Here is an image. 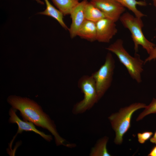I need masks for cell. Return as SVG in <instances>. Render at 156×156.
Segmentation results:
<instances>
[{
    "label": "cell",
    "instance_id": "cell-15",
    "mask_svg": "<svg viewBox=\"0 0 156 156\" xmlns=\"http://www.w3.org/2000/svg\"><path fill=\"white\" fill-rule=\"evenodd\" d=\"M86 20L96 23L100 20L106 17L102 12L90 2L86 4L85 10Z\"/></svg>",
    "mask_w": 156,
    "mask_h": 156
},
{
    "label": "cell",
    "instance_id": "cell-14",
    "mask_svg": "<svg viewBox=\"0 0 156 156\" xmlns=\"http://www.w3.org/2000/svg\"><path fill=\"white\" fill-rule=\"evenodd\" d=\"M125 8H126L131 11L135 16L139 18H142L146 15L139 11L137 8L138 5L145 6L147 3L144 1H138L136 0H116Z\"/></svg>",
    "mask_w": 156,
    "mask_h": 156
},
{
    "label": "cell",
    "instance_id": "cell-19",
    "mask_svg": "<svg viewBox=\"0 0 156 156\" xmlns=\"http://www.w3.org/2000/svg\"><path fill=\"white\" fill-rule=\"evenodd\" d=\"M148 55V56L144 61V64L148 62L156 59V45H155L153 49Z\"/></svg>",
    "mask_w": 156,
    "mask_h": 156
},
{
    "label": "cell",
    "instance_id": "cell-20",
    "mask_svg": "<svg viewBox=\"0 0 156 156\" xmlns=\"http://www.w3.org/2000/svg\"><path fill=\"white\" fill-rule=\"evenodd\" d=\"M148 156H156V146L152 148L149 153L148 155Z\"/></svg>",
    "mask_w": 156,
    "mask_h": 156
},
{
    "label": "cell",
    "instance_id": "cell-13",
    "mask_svg": "<svg viewBox=\"0 0 156 156\" xmlns=\"http://www.w3.org/2000/svg\"><path fill=\"white\" fill-rule=\"evenodd\" d=\"M108 137L105 136L99 139L91 148L89 154L90 156H110L107 148L108 141Z\"/></svg>",
    "mask_w": 156,
    "mask_h": 156
},
{
    "label": "cell",
    "instance_id": "cell-17",
    "mask_svg": "<svg viewBox=\"0 0 156 156\" xmlns=\"http://www.w3.org/2000/svg\"><path fill=\"white\" fill-rule=\"evenodd\" d=\"M144 111L138 116L137 121L142 120L147 115L151 114L156 113V99L153 98L150 104L146 106Z\"/></svg>",
    "mask_w": 156,
    "mask_h": 156
},
{
    "label": "cell",
    "instance_id": "cell-2",
    "mask_svg": "<svg viewBox=\"0 0 156 156\" xmlns=\"http://www.w3.org/2000/svg\"><path fill=\"white\" fill-rule=\"evenodd\" d=\"M106 49L116 55L133 79L138 83L141 82V74L144 64L138 54L136 53L134 57L130 55L124 48L123 41L121 39H117Z\"/></svg>",
    "mask_w": 156,
    "mask_h": 156
},
{
    "label": "cell",
    "instance_id": "cell-1",
    "mask_svg": "<svg viewBox=\"0 0 156 156\" xmlns=\"http://www.w3.org/2000/svg\"><path fill=\"white\" fill-rule=\"evenodd\" d=\"M7 100L12 107L19 111L24 120L31 122L50 132L54 136L57 146L74 147V144L69 143L60 135L54 121L36 102L28 98L16 95L9 96Z\"/></svg>",
    "mask_w": 156,
    "mask_h": 156
},
{
    "label": "cell",
    "instance_id": "cell-12",
    "mask_svg": "<svg viewBox=\"0 0 156 156\" xmlns=\"http://www.w3.org/2000/svg\"><path fill=\"white\" fill-rule=\"evenodd\" d=\"M44 0L46 5V9L44 11L38 14L52 17L56 20L65 29L68 30L69 28L63 21V14L59 10H57L53 6L48 0Z\"/></svg>",
    "mask_w": 156,
    "mask_h": 156
},
{
    "label": "cell",
    "instance_id": "cell-11",
    "mask_svg": "<svg viewBox=\"0 0 156 156\" xmlns=\"http://www.w3.org/2000/svg\"><path fill=\"white\" fill-rule=\"evenodd\" d=\"M77 36L91 42L96 40V23L86 19L79 28Z\"/></svg>",
    "mask_w": 156,
    "mask_h": 156
},
{
    "label": "cell",
    "instance_id": "cell-5",
    "mask_svg": "<svg viewBox=\"0 0 156 156\" xmlns=\"http://www.w3.org/2000/svg\"><path fill=\"white\" fill-rule=\"evenodd\" d=\"M78 86L83 94V98L74 105L72 112L75 115L90 110L99 101L95 81L91 75L81 77L78 81Z\"/></svg>",
    "mask_w": 156,
    "mask_h": 156
},
{
    "label": "cell",
    "instance_id": "cell-10",
    "mask_svg": "<svg viewBox=\"0 0 156 156\" xmlns=\"http://www.w3.org/2000/svg\"><path fill=\"white\" fill-rule=\"evenodd\" d=\"M87 0H83L75 7L70 15L72 22L68 29L70 37L72 38L77 36L78 31L86 19L85 10L88 3Z\"/></svg>",
    "mask_w": 156,
    "mask_h": 156
},
{
    "label": "cell",
    "instance_id": "cell-3",
    "mask_svg": "<svg viewBox=\"0 0 156 156\" xmlns=\"http://www.w3.org/2000/svg\"><path fill=\"white\" fill-rule=\"evenodd\" d=\"M145 104L136 103L120 109L112 113L108 118L112 127L115 133L114 142L120 144L123 142V136L131 127V122L133 113L136 110L146 106Z\"/></svg>",
    "mask_w": 156,
    "mask_h": 156
},
{
    "label": "cell",
    "instance_id": "cell-4",
    "mask_svg": "<svg viewBox=\"0 0 156 156\" xmlns=\"http://www.w3.org/2000/svg\"><path fill=\"white\" fill-rule=\"evenodd\" d=\"M119 20L124 27L131 32L135 53L138 51L139 47L140 45L149 54L156 45L147 39L144 35L142 30L144 24L141 18L126 12L122 14Z\"/></svg>",
    "mask_w": 156,
    "mask_h": 156
},
{
    "label": "cell",
    "instance_id": "cell-18",
    "mask_svg": "<svg viewBox=\"0 0 156 156\" xmlns=\"http://www.w3.org/2000/svg\"><path fill=\"white\" fill-rule=\"evenodd\" d=\"M153 134V133L151 131H144L138 133L137 137L138 142L141 144H144L150 138Z\"/></svg>",
    "mask_w": 156,
    "mask_h": 156
},
{
    "label": "cell",
    "instance_id": "cell-8",
    "mask_svg": "<svg viewBox=\"0 0 156 156\" xmlns=\"http://www.w3.org/2000/svg\"><path fill=\"white\" fill-rule=\"evenodd\" d=\"M17 110L11 108L9 112L10 118L9 122L10 123H16L18 125V129L17 132L11 142L9 146L11 149L12 143L17 135L18 133H21L24 131H32L39 135L44 139L50 142L53 139L52 136L47 135L42 131L38 130L35 127L34 124L32 122L25 121H23L17 115L16 112Z\"/></svg>",
    "mask_w": 156,
    "mask_h": 156
},
{
    "label": "cell",
    "instance_id": "cell-16",
    "mask_svg": "<svg viewBox=\"0 0 156 156\" xmlns=\"http://www.w3.org/2000/svg\"><path fill=\"white\" fill-rule=\"evenodd\" d=\"M54 5L65 16L70 14L79 2V0H51Z\"/></svg>",
    "mask_w": 156,
    "mask_h": 156
},
{
    "label": "cell",
    "instance_id": "cell-23",
    "mask_svg": "<svg viewBox=\"0 0 156 156\" xmlns=\"http://www.w3.org/2000/svg\"><path fill=\"white\" fill-rule=\"evenodd\" d=\"M154 5L156 8V0H153Z\"/></svg>",
    "mask_w": 156,
    "mask_h": 156
},
{
    "label": "cell",
    "instance_id": "cell-7",
    "mask_svg": "<svg viewBox=\"0 0 156 156\" xmlns=\"http://www.w3.org/2000/svg\"><path fill=\"white\" fill-rule=\"evenodd\" d=\"M98 8L105 17L117 22L125 11L124 7L116 0H91L90 2Z\"/></svg>",
    "mask_w": 156,
    "mask_h": 156
},
{
    "label": "cell",
    "instance_id": "cell-21",
    "mask_svg": "<svg viewBox=\"0 0 156 156\" xmlns=\"http://www.w3.org/2000/svg\"><path fill=\"white\" fill-rule=\"evenodd\" d=\"M150 140L152 143L156 144V131L153 136L150 138Z\"/></svg>",
    "mask_w": 156,
    "mask_h": 156
},
{
    "label": "cell",
    "instance_id": "cell-9",
    "mask_svg": "<svg viewBox=\"0 0 156 156\" xmlns=\"http://www.w3.org/2000/svg\"><path fill=\"white\" fill-rule=\"evenodd\" d=\"M115 23L106 17L96 22V40L101 42H109L117 32Z\"/></svg>",
    "mask_w": 156,
    "mask_h": 156
},
{
    "label": "cell",
    "instance_id": "cell-22",
    "mask_svg": "<svg viewBox=\"0 0 156 156\" xmlns=\"http://www.w3.org/2000/svg\"><path fill=\"white\" fill-rule=\"evenodd\" d=\"M38 3L40 4H44V2L43 1L40 0H35Z\"/></svg>",
    "mask_w": 156,
    "mask_h": 156
},
{
    "label": "cell",
    "instance_id": "cell-6",
    "mask_svg": "<svg viewBox=\"0 0 156 156\" xmlns=\"http://www.w3.org/2000/svg\"><path fill=\"white\" fill-rule=\"evenodd\" d=\"M115 67L114 59L112 54L109 52L104 64L91 75L95 81L99 100L111 85Z\"/></svg>",
    "mask_w": 156,
    "mask_h": 156
}]
</instances>
